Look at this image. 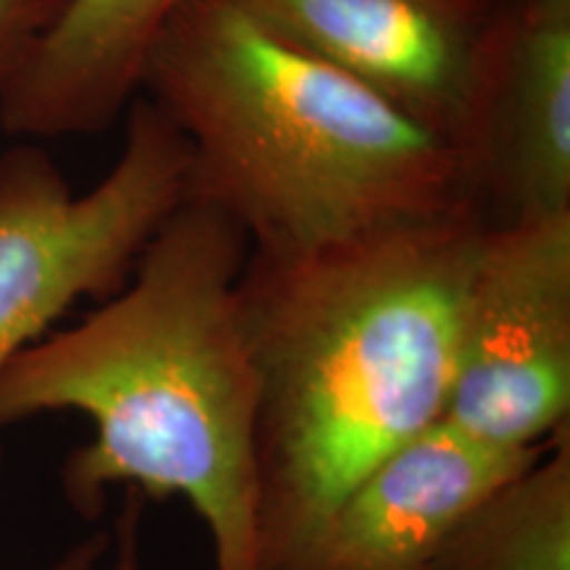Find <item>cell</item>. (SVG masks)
<instances>
[{
	"label": "cell",
	"mask_w": 570,
	"mask_h": 570,
	"mask_svg": "<svg viewBox=\"0 0 570 570\" xmlns=\"http://www.w3.org/2000/svg\"><path fill=\"white\" fill-rule=\"evenodd\" d=\"M248 238L185 202L122 291L0 370V428L77 412L92 436L61 465L71 512L101 518L111 489L180 497L209 531L214 570H265L259 544V383L240 325Z\"/></svg>",
	"instance_id": "1"
},
{
	"label": "cell",
	"mask_w": 570,
	"mask_h": 570,
	"mask_svg": "<svg viewBox=\"0 0 570 570\" xmlns=\"http://www.w3.org/2000/svg\"><path fill=\"white\" fill-rule=\"evenodd\" d=\"M487 223L473 206L312 248H248L262 566L277 570L394 449L444 415Z\"/></svg>",
	"instance_id": "2"
},
{
	"label": "cell",
	"mask_w": 570,
	"mask_h": 570,
	"mask_svg": "<svg viewBox=\"0 0 570 570\" xmlns=\"http://www.w3.org/2000/svg\"><path fill=\"white\" fill-rule=\"evenodd\" d=\"M138 96L188 142V202L227 214L252 252L302 254L470 206L452 142L238 0H185Z\"/></svg>",
	"instance_id": "3"
},
{
	"label": "cell",
	"mask_w": 570,
	"mask_h": 570,
	"mask_svg": "<svg viewBox=\"0 0 570 570\" xmlns=\"http://www.w3.org/2000/svg\"><path fill=\"white\" fill-rule=\"evenodd\" d=\"M188 142L135 96L111 169L75 194L38 146L0 154V370L82 298L125 288L142 248L188 202Z\"/></svg>",
	"instance_id": "4"
},
{
	"label": "cell",
	"mask_w": 570,
	"mask_h": 570,
	"mask_svg": "<svg viewBox=\"0 0 570 570\" xmlns=\"http://www.w3.org/2000/svg\"><path fill=\"white\" fill-rule=\"evenodd\" d=\"M570 212L487 227L441 423L508 452L570 428Z\"/></svg>",
	"instance_id": "5"
},
{
	"label": "cell",
	"mask_w": 570,
	"mask_h": 570,
	"mask_svg": "<svg viewBox=\"0 0 570 570\" xmlns=\"http://www.w3.org/2000/svg\"><path fill=\"white\" fill-rule=\"evenodd\" d=\"M460 164L489 227L570 212V0H494Z\"/></svg>",
	"instance_id": "6"
},
{
	"label": "cell",
	"mask_w": 570,
	"mask_h": 570,
	"mask_svg": "<svg viewBox=\"0 0 570 570\" xmlns=\"http://www.w3.org/2000/svg\"><path fill=\"white\" fill-rule=\"evenodd\" d=\"M302 51L354 77L460 156L494 0H238Z\"/></svg>",
	"instance_id": "7"
},
{
	"label": "cell",
	"mask_w": 570,
	"mask_h": 570,
	"mask_svg": "<svg viewBox=\"0 0 570 570\" xmlns=\"http://www.w3.org/2000/svg\"><path fill=\"white\" fill-rule=\"evenodd\" d=\"M541 452L433 423L370 468L277 570H428L458 525Z\"/></svg>",
	"instance_id": "8"
},
{
	"label": "cell",
	"mask_w": 570,
	"mask_h": 570,
	"mask_svg": "<svg viewBox=\"0 0 570 570\" xmlns=\"http://www.w3.org/2000/svg\"><path fill=\"white\" fill-rule=\"evenodd\" d=\"M185 0H67L13 82L0 127L13 138H67L109 127L138 96L154 40Z\"/></svg>",
	"instance_id": "9"
},
{
	"label": "cell",
	"mask_w": 570,
	"mask_h": 570,
	"mask_svg": "<svg viewBox=\"0 0 570 570\" xmlns=\"http://www.w3.org/2000/svg\"><path fill=\"white\" fill-rule=\"evenodd\" d=\"M428 570H570V428L491 491Z\"/></svg>",
	"instance_id": "10"
},
{
	"label": "cell",
	"mask_w": 570,
	"mask_h": 570,
	"mask_svg": "<svg viewBox=\"0 0 570 570\" xmlns=\"http://www.w3.org/2000/svg\"><path fill=\"white\" fill-rule=\"evenodd\" d=\"M67 0H0V92L51 30Z\"/></svg>",
	"instance_id": "11"
},
{
	"label": "cell",
	"mask_w": 570,
	"mask_h": 570,
	"mask_svg": "<svg viewBox=\"0 0 570 570\" xmlns=\"http://www.w3.org/2000/svg\"><path fill=\"white\" fill-rule=\"evenodd\" d=\"M142 515H146V497L140 491H122L117 518L111 529V550L106 570H142Z\"/></svg>",
	"instance_id": "12"
},
{
	"label": "cell",
	"mask_w": 570,
	"mask_h": 570,
	"mask_svg": "<svg viewBox=\"0 0 570 570\" xmlns=\"http://www.w3.org/2000/svg\"><path fill=\"white\" fill-rule=\"evenodd\" d=\"M0 489H3V449H0ZM111 550V529H96L61 552L42 570H106Z\"/></svg>",
	"instance_id": "13"
}]
</instances>
